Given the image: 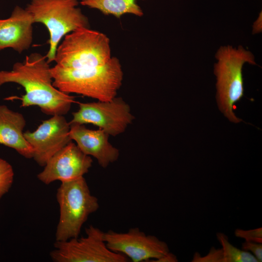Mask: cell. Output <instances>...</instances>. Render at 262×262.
Instances as JSON below:
<instances>
[{"instance_id":"6","label":"cell","mask_w":262,"mask_h":262,"mask_svg":"<svg viewBox=\"0 0 262 262\" xmlns=\"http://www.w3.org/2000/svg\"><path fill=\"white\" fill-rule=\"evenodd\" d=\"M111 58L109 38L83 28L65 35L57 47L54 61L61 68L80 69L102 66Z\"/></svg>"},{"instance_id":"12","label":"cell","mask_w":262,"mask_h":262,"mask_svg":"<svg viewBox=\"0 0 262 262\" xmlns=\"http://www.w3.org/2000/svg\"><path fill=\"white\" fill-rule=\"evenodd\" d=\"M69 134L85 154L97 159L103 168L115 162L119 156V150L109 141V135L103 130H93L83 124H70Z\"/></svg>"},{"instance_id":"8","label":"cell","mask_w":262,"mask_h":262,"mask_svg":"<svg viewBox=\"0 0 262 262\" xmlns=\"http://www.w3.org/2000/svg\"><path fill=\"white\" fill-rule=\"evenodd\" d=\"M79 110L72 113L69 124H91L103 130L109 135L123 132L134 117L130 106L121 98L109 101L79 103Z\"/></svg>"},{"instance_id":"11","label":"cell","mask_w":262,"mask_h":262,"mask_svg":"<svg viewBox=\"0 0 262 262\" xmlns=\"http://www.w3.org/2000/svg\"><path fill=\"white\" fill-rule=\"evenodd\" d=\"M92 163L91 156L85 154L77 145L71 142L48 161L37 177L47 185L56 180L70 181L83 177Z\"/></svg>"},{"instance_id":"4","label":"cell","mask_w":262,"mask_h":262,"mask_svg":"<svg viewBox=\"0 0 262 262\" xmlns=\"http://www.w3.org/2000/svg\"><path fill=\"white\" fill-rule=\"evenodd\" d=\"M78 0H31L25 9L34 23L43 24L49 33V49L45 57L54 61L59 42L68 33L80 28H89L88 19L77 7Z\"/></svg>"},{"instance_id":"19","label":"cell","mask_w":262,"mask_h":262,"mask_svg":"<svg viewBox=\"0 0 262 262\" xmlns=\"http://www.w3.org/2000/svg\"><path fill=\"white\" fill-rule=\"evenodd\" d=\"M242 249L252 252L258 262L262 261V244L252 242L246 241L242 244Z\"/></svg>"},{"instance_id":"14","label":"cell","mask_w":262,"mask_h":262,"mask_svg":"<svg viewBox=\"0 0 262 262\" xmlns=\"http://www.w3.org/2000/svg\"><path fill=\"white\" fill-rule=\"evenodd\" d=\"M26 120L23 115L0 105V144L14 149L27 159L33 158V150L24 136Z\"/></svg>"},{"instance_id":"10","label":"cell","mask_w":262,"mask_h":262,"mask_svg":"<svg viewBox=\"0 0 262 262\" xmlns=\"http://www.w3.org/2000/svg\"><path fill=\"white\" fill-rule=\"evenodd\" d=\"M70 124L62 115H55L44 120L33 132L28 131L24 136L33 150V158L44 166L56 152L71 142Z\"/></svg>"},{"instance_id":"3","label":"cell","mask_w":262,"mask_h":262,"mask_svg":"<svg viewBox=\"0 0 262 262\" xmlns=\"http://www.w3.org/2000/svg\"><path fill=\"white\" fill-rule=\"evenodd\" d=\"M217 60L214 65L216 77V98L220 111L229 121L237 123L242 121L234 112V104L244 96L242 68L246 63L256 65L252 53L240 46H221L215 54Z\"/></svg>"},{"instance_id":"20","label":"cell","mask_w":262,"mask_h":262,"mask_svg":"<svg viewBox=\"0 0 262 262\" xmlns=\"http://www.w3.org/2000/svg\"><path fill=\"white\" fill-rule=\"evenodd\" d=\"M178 261L176 256L173 253L169 252L164 257L156 261V262H176Z\"/></svg>"},{"instance_id":"17","label":"cell","mask_w":262,"mask_h":262,"mask_svg":"<svg viewBox=\"0 0 262 262\" xmlns=\"http://www.w3.org/2000/svg\"><path fill=\"white\" fill-rule=\"evenodd\" d=\"M14 172L12 165L0 158V199L8 192L13 183Z\"/></svg>"},{"instance_id":"7","label":"cell","mask_w":262,"mask_h":262,"mask_svg":"<svg viewBox=\"0 0 262 262\" xmlns=\"http://www.w3.org/2000/svg\"><path fill=\"white\" fill-rule=\"evenodd\" d=\"M85 236L57 241L50 252L55 262H127L125 255L107 246L103 231L91 225L85 229Z\"/></svg>"},{"instance_id":"13","label":"cell","mask_w":262,"mask_h":262,"mask_svg":"<svg viewBox=\"0 0 262 262\" xmlns=\"http://www.w3.org/2000/svg\"><path fill=\"white\" fill-rule=\"evenodd\" d=\"M31 14L16 6L10 16L0 19V51L11 48L21 53L28 49L33 40V24Z\"/></svg>"},{"instance_id":"21","label":"cell","mask_w":262,"mask_h":262,"mask_svg":"<svg viewBox=\"0 0 262 262\" xmlns=\"http://www.w3.org/2000/svg\"><path fill=\"white\" fill-rule=\"evenodd\" d=\"M262 31V12L259 15V16L256 21L254 22L253 26V33H260Z\"/></svg>"},{"instance_id":"2","label":"cell","mask_w":262,"mask_h":262,"mask_svg":"<svg viewBox=\"0 0 262 262\" xmlns=\"http://www.w3.org/2000/svg\"><path fill=\"white\" fill-rule=\"evenodd\" d=\"M51 71L53 85L60 91L99 101H109L115 98L123 77L119 60L115 57L102 66L67 69L55 65Z\"/></svg>"},{"instance_id":"9","label":"cell","mask_w":262,"mask_h":262,"mask_svg":"<svg viewBox=\"0 0 262 262\" xmlns=\"http://www.w3.org/2000/svg\"><path fill=\"white\" fill-rule=\"evenodd\" d=\"M103 239L111 250L125 255L133 262H153L170 251L167 244L154 235L146 234L138 228L119 232H103Z\"/></svg>"},{"instance_id":"5","label":"cell","mask_w":262,"mask_h":262,"mask_svg":"<svg viewBox=\"0 0 262 262\" xmlns=\"http://www.w3.org/2000/svg\"><path fill=\"white\" fill-rule=\"evenodd\" d=\"M60 216L55 241L79 237L82 228L89 215L99 207L98 199L92 195L83 177L61 182L56 193Z\"/></svg>"},{"instance_id":"18","label":"cell","mask_w":262,"mask_h":262,"mask_svg":"<svg viewBox=\"0 0 262 262\" xmlns=\"http://www.w3.org/2000/svg\"><path fill=\"white\" fill-rule=\"evenodd\" d=\"M235 235L237 237L244 239L247 242L262 243V228L250 230L236 229L235 231Z\"/></svg>"},{"instance_id":"1","label":"cell","mask_w":262,"mask_h":262,"mask_svg":"<svg viewBox=\"0 0 262 262\" xmlns=\"http://www.w3.org/2000/svg\"><path fill=\"white\" fill-rule=\"evenodd\" d=\"M14 82L21 85L25 94L20 98L21 106H37L44 114L64 115L69 111L75 98L53 85L49 63L45 56L34 52L23 62L14 64L10 71H0V87Z\"/></svg>"},{"instance_id":"15","label":"cell","mask_w":262,"mask_h":262,"mask_svg":"<svg viewBox=\"0 0 262 262\" xmlns=\"http://www.w3.org/2000/svg\"><path fill=\"white\" fill-rule=\"evenodd\" d=\"M80 4L98 9L104 15H112L117 18L126 14L138 16L143 15V10L136 3V0H81Z\"/></svg>"},{"instance_id":"16","label":"cell","mask_w":262,"mask_h":262,"mask_svg":"<svg viewBox=\"0 0 262 262\" xmlns=\"http://www.w3.org/2000/svg\"><path fill=\"white\" fill-rule=\"evenodd\" d=\"M216 236L222 246L225 262H259L256 258L249 252L233 246L225 234L217 233Z\"/></svg>"}]
</instances>
